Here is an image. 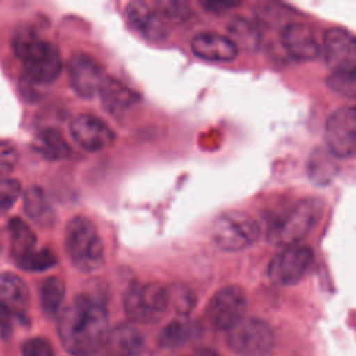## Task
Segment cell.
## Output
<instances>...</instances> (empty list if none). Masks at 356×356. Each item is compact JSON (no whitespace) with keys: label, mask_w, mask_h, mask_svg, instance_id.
Listing matches in <instances>:
<instances>
[{"label":"cell","mask_w":356,"mask_h":356,"mask_svg":"<svg viewBox=\"0 0 356 356\" xmlns=\"http://www.w3.org/2000/svg\"><path fill=\"white\" fill-rule=\"evenodd\" d=\"M21 193V184L14 178L0 179V216L7 213Z\"/></svg>","instance_id":"cell-30"},{"label":"cell","mask_w":356,"mask_h":356,"mask_svg":"<svg viewBox=\"0 0 356 356\" xmlns=\"http://www.w3.org/2000/svg\"><path fill=\"white\" fill-rule=\"evenodd\" d=\"M65 252L72 266L82 273H92L104 263V246L95 224L76 216L67 222L64 235Z\"/></svg>","instance_id":"cell-3"},{"label":"cell","mask_w":356,"mask_h":356,"mask_svg":"<svg viewBox=\"0 0 356 356\" xmlns=\"http://www.w3.org/2000/svg\"><path fill=\"white\" fill-rule=\"evenodd\" d=\"M103 67L86 53H75L68 60V79L72 89L85 99L99 95L106 79Z\"/></svg>","instance_id":"cell-11"},{"label":"cell","mask_w":356,"mask_h":356,"mask_svg":"<svg viewBox=\"0 0 356 356\" xmlns=\"http://www.w3.org/2000/svg\"><path fill=\"white\" fill-rule=\"evenodd\" d=\"M65 285L58 277H49L40 286V306L46 316H54L64 300Z\"/></svg>","instance_id":"cell-24"},{"label":"cell","mask_w":356,"mask_h":356,"mask_svg":"<svg viewBox=\"0 0 356 356\" xmlns=\"http://www.w3.org/2000/svg\"><path fill=\"white\" fill-rule=\"evenodd\" d=\"M99 96L104 108L113 115H121L138 103L139 96L135 90L113 76H106Z\"/></svg>","instance_id":"cell-18"},{"label":"cell","mask_w":356,"mask_h":356,"mask_svg":"<svg viewBox=\"0 0 356 356\" xmlns=\"http://www.w3.org/2000/svg\"><path fill=\"white\" fill-rule=\"evenodd\" d=\"M312 261L313 252L306 245L286 246L270 261L268 277L278 285H295L305 277Z\"/></svg>","instance_id":"cell-8"},{"label":"cell","mask_w":356,"mask_h":356,"mask_svg":"<svg viewBox=\"0 0 356 356\" xmlns=\"http://www.w3.org/2000/svg\"><path fill=\"white\" fill-rule=\"evenodd\" d=\"M191 49L199 58L214 63L232 61L239 51L236 44L228 36L213 32L196 35L191 42Z\"/></svg>","instance_id":"cell-16"},{"label":"cell","mask_w":356,"mask_h":356,"mask_svg":"<svg viewBox=\"0 0 356 356\" xmlns=\"http://www.w3.org/2000/svg\"><path fill=\"white\" fill-rule=\"evenodd\" d=\"M13 50L21 60L26 78L33 83H50L61 72V56L57 46L40 38L31 26H21L15 31Z\"/></svg>","instance_id":"cell-2"},{"label":"cell","mask_w":356,"mask_h":356,"mask_svg":"<svg viewBox=\"0 0 356 356\" xmlns=\"http://www.w3.org/2000/svg\"><path fill=\"white\" fill-rule=\"evenodd\" d=\"M0 332L3 337L11 334V312L0 303Z\"/></svg>","instance_id":"cell-34"},{"label":"cell","mask_w":356,"mask_h":356,"mask_svg":"<svg viewBox=\"0 0 356 356\" xmlns=\"http://www.w3.org/2000/svg\"><path fill=\"white\" fill-rule=\"evenodd\" d=\"M327 85L335 93L343 97L355 99L356 97V70L332 72L327 79Z\"/></svg>","instance_id":"cell-27"},{"label":"cell","mask_w":356,"mask_h":356,"mask_svg":"<svg viewBox=\"0 0 356 356\" xmlns=\"http://www.w3.org/2000/svg\"><path fill=\"white\" fill-rule=\"evenodd\" d=\"M353 108V113H355V115H356V106L355 107H352Z\"/></svg>","instance_id":"cell-36"},{"label":"cell","mask_w":356,"mask_h":356,"mask_svg":"<svg viewBox=\"0 0 356 356\" xmlns=\"http://www.w3.org/2000/svg\"><path fill=\"white\" fill-rule=\"evenodd\" d=\"M228 38L236 44L238 50H252L259 44V35L254 25L242 17L232 19L228 26Z\"/></svg>","instance_id":"cell-25"},{"label":"cell","mask_w":356,"mask_h":356,"mask_svg":"<svg viewBox=\"0 0 356 356\" xmlns=\"http://www.w3.org/2000/svg\"><path fill=\"white\" fill-rule=\"evenodd\" d=\"M170 306L178 313L179 317H188L196 305V296L193 291L184 284H174L168 286Z\"/></svg>","instance_id":"cell-26"},{"label":"cell","mask_w":356,"mask_h":356,"mask_svg":"<svg viewBox=\"0 0 356 356\" xmlns=\"http://www.w3.org/2000/svg\"><path fill=\"white\" fill-rule=\"evenodd\" d=\"M245 309L246 298L242 288L228 285L213 295L206 307V316L214 328L229 331L243 318Z\"/></svg>","instance_id":"cell-9"},{"label":"cell","mask_w":356,"mask_h":356,"mask_svg":"<svg viewBox=\"0 0 356 356\" xmlns=\"http://www.w3.org/2000/svg\"><path fill=\"white\" fill-rule=\"evenodd\" d=\"M324 138L330 153L335 157L356 156V115L352 107L338 108L328 117Z\"/></svg>","instance_id":"cell-10"},{"label":"cell","mask_w":356,"mask_h":356,"mask_svg":"<svg viewBox=\"0 0 356 356\" xmlns=\"http://www.w3.org/2000/svg\"><path fill=\"white\" fill-rule=\"evenodd\" d=\"M24 211L28 218L42 229H47L54 225V210L44 191L36 185L28 188L24 193Z\"/></svg>","instance_id":"cell-20"},{"label":"cell","mask_w":356,"mask_h":356,"mask_svg":"<svg viewBox=\"0 0 356 356\" xmlns=\"http://www.w3.org/2000/svg\"><path fill=\"white\" fill-rule=\"evenodd\" d=\"M56 256L51 250L49 249H39L33 250L32 253L26 254L21 260L17 261V264L26 271H43L47 270L49 267L56 264Z\"/></svg>","instance_id":"cell-28"},{"label":"cell","mask_w":356,"mask_h":356,"mask_svg":"<svg viewBox=\"0 0 356 356\" xmlns=\"http://www.w3.org/2000/svg\"><path fill=\"white\" fill-rule=\"evenodd\" d=\"M21 353L22 356H54L50 342L40 337L26 339L21 346Z\"/></svg>","instance_id":"cell-31"},{"label":"cell","mask_w":356,"mask_h":356,"mask_svg":"<svg viewBox=\"0 0 356 356\" xmlns=\"http://www.w3.org/2000/svg\"><path fill=\"white\" fill-rule=\"evenodd\" d=\"M281 43L286 53L298 61H310L320 54V44L313 29L303 22L285 25L281 32Z\"/></svg>","instance_id":"cell-15"},{"label":"cell","mask_w":356,"mask_h":356,"mask_svg":"<svg viewBox=\"0 0 356 356\" xmlns=\"http://www.w3.org/2000/svg\"><path fill=\"white\" fill-rule=\"evenodd\" d=\"M102 348L103 356H140L143 337L132 324L122 323L108 330Z\"/></svg>","instance_id":"cell-17"},{"label":"cell","mask_w":356,"mask_h":356,"mask_svg":"<svg viewBox=\"0 0 356 356\" xmlns=\"http://www.w3.org/2000/svg\"><path fill=\"white\" fill-rule=\"evenodd\" d=\"M323 53L335 71L356 70V38L343 28H330L324 33Z\"/></svg>","instance_id":"cell-14"},{"label":"cell","mask_w":356,"mask_h":356,"mask_svg":"<svg viewBox=\"0 0 356 356\" xmlns=\"http://www.w3.org/2000/svg\"><path fill=\"white\" fill-rule=\"evenodd\" d=\"M159 10L164 15V18L170 24H182L192 15L189 4L185 1H172V0H163L156 1Z\"/></svg>","instance_id":"cell-29"},{"label":"cell","mask_w":356,"mask_h":356,"mask_svg":"<svg viewBox=\"0 0 356 356\" xmlns=\"http://www.w3.org/2000/svg\"><path fill=\"white\" fill-rule=\"evenodd\" d=\"M124 312L134 323L159 321L170 306L168 286L160 282H135L124 295Z\"/></svg>","instance_id":"cell-4"},{"label":"cell","mask_w":356,"mask_h":356,"mask_svg":"<svg viewBox=\"0 0 356 356\" xmlns=\"http://www.w3.org/2000/svg\"><path fill=\"white\" fill-rule=\"evenodd\" d=\"M321 206L317 200L305 199L291 207L284 216L271 224L268 229V241L277 246H291L300 243V241L310 232L318 221Z\"/></svg>","instance_id":"cell-5"},{"label":"cell","mask_w":356,"mask_h":356,"mask_svg":"<svg viewBox=\"0 0 356 356\" xmlns=\"http://www.w3.org/2000/svg\"><path fill=\"white\" fill-rule=\"evenodd\" d=\"M57 332L63 348L71 356H92L108 332V313L99 298L81 293L68 303L58 317Z\"/></svg>","instance_id":"cell-1"},{"label":"cell","mask_w":356,"mask_h":356,"mask_svg":"<svg viewBox=\"0 0 356 356\" xmlns=\"http://www.w3.org/2000/svg\"><path fill=\"white\" fill-rule=\"evenodd\" d=\"M127 18L134 29L150 42H161L170 33V22L159 10L156 1L136 0L127 4Z\"/></svg>","instance_id":"cell-12"},{"label":"cell","mask_w":356,"mask_h":356,"mask_svg":"<svg viewBox=\"0 0 356 356\" xmlns=\"http://www.w3.org/2000/svg\"><path fill=\"white\" fill-rule=\"evenodd\" d=\"M202 6L210 11V13H225L236 6H239V3H231V1H203Z\"/></svg>","instance_id":"cell-33"},{"label":"cell","mask_w":356,"mask_h":356,"mask_svg":"<svg viewBox=\"0 0 356 356\" xmlns=\"http://www.w3.org/2000/svg\"><path fill=\"white\" fill-rule=\"evenodd\" d=\"M75 143L86 152H100L110 147L115 140L114 131L99 117L81 114L70 125Z\"/></svg>","instance_id":"cell-13"},{"label":"cell","mask_w":356,"mask_h":356,"mask_svg":"<svg viewBox=\"0 0 356 356\" xmlns=\"http://www.w3.org/2000/svg\"><path fill=\"white\" fill-rule=\"evenodd\" d=\"M227 345L239 356H264L274 345V332L260 318H242L228 331Z\"/></svg>","instance_id":"cell-7"},{"label":"cell","mask_w":356,"mask_h":356,"mask_svg":"<svg viewBox=\"0 0 356 356\" xmlns=\"http://www.w3.org/2000/svg\"><path fill=\"white\" fill-rule=\"evenodd\" d=\"M29 289L25 281L14 273H0V303L11 313L24 314L29 307Z\"/></svg>","instance_id":"cell-19"},{"label":"cell","mask_w":356,"mask_h":356,"mask_svg":"<svg viewBox=\"0 0 356 356\" xmlns=\"http://www.w3.org/2000/svg\"><path fill=\"white\" fill-rule=\"evenodd\" d=\"M17 160L18 156L14 146L6 142H0V179L6 178V175L14 170Z\"/></svg>","instance_id":"cell-32"},{"label":"cell","mask_w":356,"mask_h":356,"mask_svg":"<svg viewBox=\"0 0 356 356\" xmlns=\"http://www.w3.org/2000/svg\"><path fill=\"white\" fill-rule=\"evenodd\" d=\"M8 234L10 249L15 263L35 250L36 235L24 220L18 217L11 218L8 222Z\"/></svg>","instance_id":"cell-23"},{"label":"cell","mask_w":356,"mask_h":356,"mask_svg":"<svg viewBox=\"0 0 356 356\" xmlns=\"http://www.w3.org/2000/svg\"><path fill=\"white\" fill-rule=\"evenodd\" d=\"M32 147L39 156L47 160H61L71 154V149L64 136L54 128L40 129L32 140Z\"/></svg>","instance_id":"cell-21"},{"label":"cell","mask_w":356,"mask_h":356,"mask_svg":"<svg viewBox=\"0 0 356 356\" xmlns=\"http://www.w3.org/2000/svg\"><path fill=\"white\" fill-rule=\"evenodd\" d=\"M193 356H220V355L211 349H199Z\"/></svg>","instance_id":"cell-35"},{"label":"cell","mask_w":356,"mask_h":356,"mask_svg":"<svg viewBox=\"0 0 356 356\" xmlns=\"http://www.w3.org/2000/svg\"><path fill=\"white\" fill-rule=\"evenodd\" d=\"M199 327L189 317H178L170 321L159 334L157 342L163 348H175L191 342L197 337Z\"/></svg>","instance_id":"cell-22"},{"label":"cell","mask_w":356,"mask_h":356,"mask_svg":"<svg viewBox=\"0 0 356 356\" xmlns=\"http://www.w3.org/2000/svg\"><path fill=\"white\" fill-rule=\"evenodd\" d=\"M260 235L259 224L242 211H227L218 216L211 228L217 248L225 252H239L252 246Z\"/></svg>","instance_id":"cell-6"}]
</instances>
